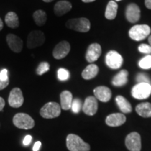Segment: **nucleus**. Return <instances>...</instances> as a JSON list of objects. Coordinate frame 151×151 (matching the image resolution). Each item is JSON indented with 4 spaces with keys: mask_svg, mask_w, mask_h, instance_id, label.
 I'll list each match as a JSON object with an SVG mask.
<instances>
[{
    "mask_svg": "<svg viewBox=\"0 0 151 151\" xmlns=\"http://www.w3.org/2000/svg\"><path fill=\"white\" fill-rule=\"evenodd\" d=\"M126 121V117L122 113H112L106 118V123L110 127H119Z\"/></svg>",
    "mask_w": 151,
    "mask_h": 151,
    "instance_id": "dca6fc26",
    "label": "nucleus"
},
{
    "mask_svg": "<svg viewBox=\"0 0 151 151\" xmlns=\"http://www.w3.org/2000/svg\"><path fill=\"white\" fill-rule=\"evenodd\" d=\"M123 63V58L117 51L111 50L106 55V64L113 69H118Z\"/></svg>",
    "mask_w": 151,
    "mask_h": 151,
    "instance_id": "1a4fd4ad",
    "label": "nucleus"
},
{
    "mask_svg": "<svg viewBox=\"0 0 151 151\" xmlns=\"http://www.w3.org/2000/svg\"><path fill=\"white\" fill-rule=\"evenodd\" d=\"M24 97L22 90L18 88H15L11 90L9 97V104L13 108H19L23 104Z\"/></svg>",
    "mask_w": 151,
    "mask_h": 151,
    "instance_id": "9d476101",
    "label": "nucleus"
},
{
    "mask_svg": "<svg viewBox=\"0 0 151 151\" xmlns=\"http://www.w3.org/2000/svg\"><path fill=\"white\" fill-rule=\"evenodd\" d=\"M5 106V101L4 99H3L2 97H0V111H1L3 110L4 107Z\"/></svg>",
    "mask_w": 151,
    "mask_h": 151,
    "instance_id": "e433bc0d",
    "label": "nucleus"
},
{
    "mask_svg": "<svg viewBox=\"0 0 151 151\" xmlns=\"http://www.w3.org/2000/svg\"><path fill=\"white\" fill-rule=\"evenodd\" d=\"M151 33V29L147 24H137L133 26L129 31V37L135 41H142L148 37Z\"/></svg>",
    "mask_w": 151,
    "mask_h": 151,
    "instance_id": "20e7f679",
    "label": "nucleus"
},
{
    "mask_svg": "<svg viewBox=\"0 0 151 151\" xmlns=\"http://www.w3.org/2000/svg\"><path fill=\"white\" fill-rule=\"evenodd\" d=\"M141 69H148L151 68V55H147L142 58L139 63Z\"/></svg>",
    "mask_w": 151,
    "mask_h": 151,
    "instance_id": "cd10ccee",
    "label": "nucleus"
},
{
    "mask_svg": "<svg viewBox=\"0 0 151 151\" xmlns=\"http://www.w3.org/2000/svg\"><path fill=\"white\" fill-rule=\"evenodd\" d=\"M83 111L88 116H94L98 110V102L95 97L90 96L85 100L82 107Z\"/></svg>",
    "mask_w": 151,
    "mask_h": 151,
    "instance_id": "4468645a",
    "label": "nucleus"
},
{
    "mask_svg": "<svg viewBox=\"0 0 151 151\" xmlns=\"http://www.w3.org/2000/svg\"><path fill=\"white\" fill-rule=\"evenodd\" d=\"M118 6L116 1H110L106 8L105 18L108 20H113L116 18L118 12Z\"/></svg>",
    "mask_w": 151,
    "mask_h": 151,
    "instance_id": "b1692460",
    "label": "nucleus"
},
{
    "mask_svg": "<svg viewBox=\"0 0 151 151\" xmlns=\"http://www.w3.org/2000/svg\"><path fill=\"white\" fill-rule=\"evenodd\" d=\"M45 2H51V1H53V0H43Z\"/></svg>",
    "mask_w": 151,
    "mask_h": 151,
    "instance_id": "79ce46f5",
    "label": "nucleus"
},
{
    "mask_svg": "<svg viewBox=\"0 0 151 151\" xmlns=\"http://www.w3.org/2000/svg\"><path fill=\"white\" fill-rule=\"evenodd\" d=\"M145 5L148 9H151V0H145Z\"/></svg>",
    "mask_w": 151,
    "mask_h": 151,
    "instance_id": "4c0bfd02",
    "label": "nucleus"
},
{
    "mask_svg": "<svg viewBox=\"0 0 151 151\" xmlns=\"http://www.w3.org/2000/svg\"><path fill=\"white\" fill-rule=\"evenodd\" d=\"M137 81L139 83H148L151 85L150 79L149 78L148 75L146 73H138L137 76Z\"/></svg>",
    "mask_w": 151,
    "mask_h": 151,
    "instance_id": "c85d7f7f",
    "label": "nucleus"
},
{
    "mask_svg": "<svg viewBox=\"0 0 151 151\" xmlns=\"http://www.w3.org/2000/svg\"><path fill=\"white\" fill-rule=\"evenodd\" d=\"M136 111L143 118H151V104L149 102L139 104L136 107Z\"/></svg>",
    "mask_w": 151,
    "mask_h": 151,
    "instance_id": "4be33fe9",
    "label": "nucleus"
},
{
    "mask_svg": "<svg viewBox=\"0 0 151 151\" xmlns=\"http://www.w3.org/2000/svg\"><path fill=\"white\" fill-rule=\"evenodd\" d=\"M125 146L129 151H141V136L137 132H134L129 134L125 139Z\"/></svg>",
    "mask_w": 151,
    "mask_h": 151,
    "instance_id": "6e6552de",
    "label": "nucleus"
},
{
    "mask_svg": "<svg viewBox=\"0 0 151 151\" xmlns=\"http://www.w3.org/2000/svg\"><path fill=\"white\" fill-rule=\"evenodd\" d=\"M139 52L145 54H150L151 53V46L150 45L147 44H141L139 46Z\"/></svg>",
    "mask_w": 151,
    "mask_h": 151,
    "instance_id": "2f4dec72",
    "label": "nucleus"
},
{
    "mask_svg": "<svg viewBox=\"0 0 151 151\" xmlns=\"http://www.w3.org/2000/svg\"><path fill=\"white\" fill-rule=\"evenodd\" d=\"M71 46L69 42L62 41L57 44L52 51V55L56 60H61L65 58L70 51Z\"/></svg>",
    "mask_w": 151,
    "mask_h": 151,
    "instance_id": "9b49d317",
    "label": "nucleus"
},
{
    "mask_svg": "<svg viewBox=\"0 0 151 151\" xmlns=\"http://www.w3.org/2000/svg\"><path fill=\"white\" fill-rule=\"evenodd\" d=\"M101 54V47L99 43H92L86 51V59L90 63L97 61Z\"/></svg>",
    "mask_w": 151,
    "mask_h": 151,
    "instance_id": "ddd939ff",
    "label": "nucleus"
},
{
    "mask_svg": "<svg viewBox=\"0 0 151 151\" xmlns=\"http://www.w3.org/2000/svg\"><path fill=\"white\" fill-rule=\"evenodd\" d=\"M94 94L96 99L102 102H107L111 99L112 93L111 90L106 86H99L94 90Z\"/></svg>",
    "mask_w": 151,
    "mask_h": 151,
    "instance_id": "f3484780",
    "label": "nucleus"
},
{
    "mask_svg": "<svg viewBox=\"0 0 151 151\" xmlns=\"http://www.w3.org/2000/svg\"><path fill=\"white\" fill-rule=\"evenodd\" d=\"M73 101V96L71 92L65 90L60 94V104L61 108L65 111L69 110L71 108Z\"/></svg>",
    "mask_w": 151,
    "mask_h": 151,
    "instance_id": "6ab92c4d",
    "label": "nucleus"
},
{
    "mask_svg": "<svg viewBox=\"0 0 151 151\" xmlns=\"http://www.w3.org/2000/svg\"><path fill=\"white\" fill-rule=\"evenodd\" d=\"M46 37L43 32L40 30L32 31L27 37V46L28 48L32 49L42 46L44 43Z\"/></svg>",
    "mask_w": 151,
    "mask_h": 151,
    "instance_id": "423d86ee",
    "label": "nucleus"
},
{
    "mask_svg": "<svg viewBox=\"0 0 151 151\" xmlns=\"http://www.w3.org/2000/svg\"><path fill=\"white\" fill-rule=\"evenodd\" d=\"M128 74H129L128 71L125 69L120 71L113 78L112 83L113 86L116 87H121L124 86L127 83Z\"/></svg>",
    "mask_w": 151,
    "mask_h": 151,
    "instance_id": "aec40b11",
    "label": "nucleus"
},
{
    "mask_svg": "<svg viewBox=\"0 0 151 151\" xmlns=\"http://www.w3.org/2000/svg\"><path fill=\"white\" fill-rule=\"evenodd\" d=\"M151 94V85L148 83H138L133 87L132 95L137 99H144Z\"/></svg>",
    "mask_w": 151,
    "mask_h": 151,
    "instance_id": "0eeeda50",
    "label": "nucleus"
},
{
    "mask_svg": "<svg viewBox=\"0 0 151 151\" xmlns=\"http://www.w3.org/2000/svg\"><path fill=\"white\" fill-rule=\"evenodd\" d=\"M6 41L9 47L12 51L17 52V53L22 51L23 42H22V39L18 36L15 35L14 34H9L6 36Z\"/></svg>",
    "mask_w": 151,
    "mask_h": 151,
    "instance_id": "2eb2a0df",
    "label": "nucleus"
},
{
    "mask_svg": "<svg viewBox=\"0 0 151 151\" xmlns=\"http://www.w3.org/2000/svg\"><path fill=\"white\" fill-rule=\"evenodd\" d=\"M3 27H4V23L2 20H1V19L0 18V31L3 29Z\"/></svg>",
    "mask_w": 151,
    "mask_h": 151,
    "instance_id": "58836bf2",
    "label": "nucleus"
},
{
    "mask_svg": "<svg viewBox=\"0 0 151 151\" xmlns=\"http://www.w3.org/2000/svg\"><path fill=\"white\" fill-rule=\"evenodd\" d=\"M50 69V65L47 62H42L39 64V66H38L37 71V74L41 76L43 75V73L48 72Z\"/></svg>",
    "mask_w": 151,
    "mask_h": 151,
    "instance_id": "bb28decb",
    "label": "nucleus"
},
{
    "mask_svg": "<svg viewBox=\"0 0 151 151\" xmlns=\"http://www.w3.org/2000/svg\"><path fill=\"white\" fill-rule=\"evenodd\" d=\"M82 1L85 3H90V2H92V1H94L95 0H82Z\"/></svg>",
    "mask_w": 151,
    "mask_h": 151,
    "instance_id": "ea45409f",
    "label": "nucleus"
},
{
    "mask_svg": "<svg viewBox=\"0 0 151 151\" xmlns=\"http://www.w3.org/2000/svg\"><path fill=\"white\" fill-rule=\"evenodd\" d=\"M61 113V106L57 102H48L45 104L40 110L41 117L46 119L58 118Z\"/></svg>",
    "mask_w": 151,
    "mask_h": 151,
    "instance_id": "39448f33",
    "label": "nucleus"
},
{
    "mask_svg": "<svg viewBox=\"0 0 151 151\" xmlns=\"http://www.w3.org/2000/svg\"><path fill=\"white\" fill-rule=\"evenodd\" d=\"M67 147L69 151H90V146L78 135L70 134L66 139Z\"/></svg>",
    "mask_w": 151,
    "mask_h": 151,
    "instance_id": "f257e3e1",
    "label": "nucleus"
},
{
    "mask_svg": "<svg viewBox=\"0 0 151 151\" xmlns=\"http://www.w3.org/2000/svg\"><path fill=\"white\" fill-rule=\"evenodd\" d=\"M148 42H149V43H150V46H151V35L149 36V37H148Z\"/></svg>",
    "mask_w": 151,
    "mask_h": 151,
    "instance_id": "a19ab883",
    "label": "nucleus"
},
{
    "mask_svg": "<svg viewBox=\"0 0 151 151\" xmlns=\"http://www.w3.org/2000/svg\"><path fill=\"white\" fill-rule=\"evenodd\" d=\"M58 77L60 81H67L69 78V72L67 69L61 68L58 71Z\"/></svg>",
    "mask_w": 151,
    "mask_h": 151,
    "instance_id": "c756f323",
    "label": "nucleus"
},
{
    "mask_svg": "<svg viewBox=\"0 0 151 151\" xmlns=\"http://www.w3.org/2000/svg\"><path fill=\"white\" fill-rule=\"evenodd\" d=\"M13 122L17 128L23 129H30L35 125V120L27 113H19L13 118Z\"/></svg>",
    "mask_w": 151,
    "mask_h": 151,
    "instance_id": "7ed1b4c3",
    "label": "nucleus"
},
{
    "mask_svg": "<svg viewBox=\"0 0 151 151\" xmlns=\"http://www.w3.org/2000/svg\"><path fill=\"white\" fill-rule=\"evenodd\" d=\"M116 101L118 106L120 110L123 113H131L132 111V107L131 104L127 99L121 95H118L116 98Z\"/></svg>",
    "mask_w": 151,
    "mask_h": 151,
    "instance_id": "5701e85b",
    "label": "nucleus"
},
{
    "mask_svg": "<svg viewBox=\"0 0 151 151\" xmlns=\"http://www.w3.org/2000/svg\"><path fill=\"white\" fill-rule=\"evenodd\" d=\"M33 18L37 25L41 27L46 24L47 20L46 13L43 10H37L33 14Z\"/></svg>",
    "mask_w": 151,
    "mask_h": 151,
    "instance_id": "a878e982",
    "label": "nucleus"
},
{
    "mask_svg": "<svg viewBox=\"0 0 151 151\" xmlns=\"http://www.w3.org/2000/svg\"><path fill=\"white\" fill-rule=\"evenodd\" d=\"M0 79L2 81H6L9 79L8 77V71L6 69H3L2 71L0 72Z\"/></svg>",
    "mask_w": 151,
    "mask_h": 151,
    "instance_id": "473e14b6",
    "label": "nucleus"
},
{
    "mask_svg": "<svg viewBox=\"0 0 151 151\" xmlns=\"http://www.w3.org/2000/svg\"><path fill=\"white\" fill-rule=\"evenodd\" d=\"M5 22L8 27L13 28V29L18 28L19 27V24H20L18 15L16 13L12 12V11L9 12L6 15Z\"/></svg>",
    "mask_w": 151,
    "mask_h": 151,
    "instance_id": "393cba45",
    "label": "nucleus"
},
{
    "mask_svg": "<svg viewBox=\"0 0 151 151\" xmlns=\"http://www.w3.org/2000/svg\"><path fill=\"white\" fill-rule=\"evenodd\" d=\"M125 16L127 20L131 23L138 22L141 17V10L139 6L134 3L129 4L126 8Z\"/></svg>",
    "mask_w": 151,
    "mask_h": 151,
    "instance_id": "f8f14e48",
    "label": "nucleus"
},
{
    "mask_svg": "<svg viewBox=\"0 0 151 151\" xmlns=\"http://www.w3.org/2000/svg\"><path fill=\"white\" fill-rule=\"evenodd\" d=\"M72 8L71 4L68 1H60L54 6V13L56 16H62L71 11Z\"/></svg>",
    "mask_w": 151,
    "mask_h": 151,
    "instance_id": "a211bd4d",
    "label": "nucleus"
},
{
    "mask_svg": "<svg viewBox=\"0 0 151 151\" xmlns=\"http://www.w3.org/2000/svg\"><path fill=\"white\" fill-rule=\"evenodd\" d=\"M32 139V137L30 135H27L25 137H24L23 140V144L24 146H28L30 143H31Z\"/></svg>",
    "mask_w": 151,
    "mask_h": 151,
    "instance_id": "f704fd0d",
    "label": "nucleus"
},
{
    "mask_svg": "<svg viewBox=\"0 0 151 151\" xmlns=\"http://www.w3.org/2000/svg\"><path fill=\"white\" fill-rule=\"evenodd\" d=\"M9 78L7 79L6 81H2L0 79V90L4 89L9 86Z\"/></svg>",
    "mask_w": 151,
    "mask_h": 151,
    "instance_id": "72a5a7b5",
    "label": "nucleus"
},
{
    "mask_svg": "<svg viewBox=\"0 0 151 151\" xmlns=\"http://www.w3.org/2000/svg\"><path fill=\"white\" fill-rule=\"evenodd\" d=\"M116 1H120V0H116Z\"/></svg>",
    "mask_w": 151,
    "mask_h": 151,
    "instance_id": "37998d69",
    "label": "nucleus"
},
{
    "mask_svg": "<svg viewBox=\"0 0 151 151\" xmlns=\"http://www.w3.org/2000/svg\"><path fill=\"white\" fill-rule=\"evenodd\" d=\"M41 146V143L40 142V141H37V142L35 143V145H34L32 150L33 151H38L39 149H40Z\"/></svg>",
    "mask_w": 151,
    "mask_h": 151,
    "instance_id": "c9c22d12",
    "label": "nucleus"
},
{
    "mask_svg": "<svg viewBox=\"0 0 151 151\" xmlns=\"http://www.w3.org/2000/svg\"><path fill=\"white\" fill-rule=\"evenodd\" d=\"M99 72V67L97 65H94V64H91L87 66L86 69L83 71L82 72V77L83 78L86 79V80H90V79L94 78V77L97 76Z\"/></svg>",
    "mask_w": 151,
    "mask_h": 151,
    "instance_id": "412c9836",
    "label": "nucleus"
},
{
    "mask_svg": "<svg viewBox=\"0 0 151 151\" xmlns=\"http://www.w3.org/2000/svg\"><path fill=\"white\" fill-rule=\"evenodd\" d=\"M71 110L73 113H78L81 109V101L80 99H75L73 100L72 105H71Z\"/></svg>",
    "mask_w": 151,
    "mask_h": 151,
    "instance_id": "7c9ffc66",
    "label": "nucleus"
},
{
    "mask_svg": "<svg viewBox=\"0 0 151 151\" xmlns=\"http://www.w3.org/2000/svg\"><path fill=\"white\" fill-rule=\"evenodd\" d=\"M90 22L86 18L70 19L66 22L68 29H73L79 32H88L90 29Z\"/></svg>",
    "mask_w": 151,
    "mask_h": 151,
    "instance_id": "f03ea898",
    "label": "nucleus"
}]
</instances>
